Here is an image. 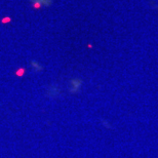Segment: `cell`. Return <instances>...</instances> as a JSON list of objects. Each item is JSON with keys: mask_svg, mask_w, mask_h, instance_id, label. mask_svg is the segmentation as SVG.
I'll return each mask as SVG.
<instances>
[{"mask_svg": "<svg viewBox=\"0 0 158 158\" xmlns=\"http://www.w3.org/2000/svg\"><path fill=\"white\" fill-rule=\"evenodd\" d=\"M30 3L32 7L38 9L43 7V6H49L52 5V0H30Z\"/></svg>", "mask_w": 158, "mask_h": 158, "instance_id": "obj_1", "label": "cell"}]
</instances>
